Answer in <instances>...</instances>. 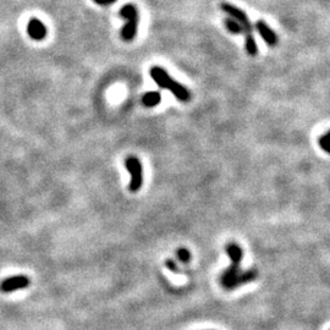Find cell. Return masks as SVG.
I'll return each mask as SVG.
<instances>
[{
	"label": "cell",
	"mask_w": 330,
	"mask_h": 330,
	"mask_svg": "<svg viewBox=\"0 0 330 330\" xmlns=\"http://www.w3.org/2000/svg\"><path fill=\"white\" fill-rule=\"evenodd\" d=\"M319 145L325 152H329V132L324 133L322 137L319 138Z\"/></svg>",
	"instance_id": "4fadbf2b"
},
{
	"label": "cell",
	"mask_w": 330,
	"mask_h": 330,
	"mask_svg": "<svg viewBox=\"0 0 330 330\" xmlns=\"http://www.w3.org/2000/svg\"><path fill=\"white\" fill-rule=\"evenodd\" d=\"M255 28H257L258 33L261 34V37L263 38L264 42L268 43L269 46H275V44L278 43V37H276L275 32L273 31L264 21H258L257 25H255Z\"/></svg>",
	"instance_id": "ba28073f"
},
{
	"label": "cell",
	"mask_w": 330,
	"mask_h": 330,
	"mask_svg": "<svg viewBox=\"0 0 330 330\" xmlns=\"http://www.w3.org/2000/svg\"><path fill=\"white\" fill-rule=\"evenodd\" d=\"M257 276H258L257 269H249V270H247V272H241L240 275L237 276V278L235 279L233 282H231L230 289L229 290H234V289H236V287L241 286V285L247 284V282H249V281H253Z\"/></svg>",
	"instance_id": "9c48e42d"
},
{
	"label": "cell",
	"mask_w": 330,
	"mask_h": 330,
	"mask_svg": "<svg viewBox=\"0 0 330 330\" xmlns=\"http://www.w3.org/2000/svg\"><path fill=\"white\" fill-rule=\"evenodd\" d=\"M31 280L26 275H14L10 278L3 279L0 282V291L4 294H11L15 291H19L29 286Z\"/></svg>",
	"instance_id": "8992f818"
},
{
	"label": "cell",
	"mask_w": 330,
	"mask_h": 330,
	"mask_svg": "<svg viewBox=\"0 0 330 330\" xmlns=\"http://www.w3.org/2000/svg\"><path fill=\"white\" fill-rule=\"evenodd\" d=\"M127 170L131 174V182L130 190L132 192H137L141 189L142 182H143V175H142V164L141 162L135 157H130L125 162Z\"/></svg>",
	"instance_id": "5b68a950"
},
{
	"label": "cell",
	"mask_w": 330,
	"mask_h": 330,
	"mask_svg": "<svg viewBox=\"0 0 330 330\" xmlns=\"http://www.w3.org/2000/svg\"><path fill=\"white\" fill-rule=\"evenodd\" d=\"M151 76L154 81L158 83L159 87L170 91L177 99L181 100V102H186V100H189L190 97H191L190 91L187 90L185 86L175 81V80H172L171 77L169 76V74L166 72L164 69H162V67L154 66L153 69L151 70Z\"/></svg>",
	"instance_id": "7a4b0ae2"
},
{
	"label": "cell",
	"mask_w": 330,
	"mask_h": 330,
	"mask_svg": "<svg viewBox=\"0 0 330 330\" xmlns=\"http://www.w3.org/2000/svg\"><path fill=\"white\" fill-rule=\"evenodd\" d=\"M225 25H227V28L231 32V33H235V34L243 33L240 23L237 22V21H235L234 19H231V17H229V19L225 20Z\"/></svg>",
	"instance_id": "8fae6325"
},
{
	"label": "cell",
	"mask_w": 330,
	"mask_h": 330,
	"mask_svg": "<svg viewBox=\"0 0 330 330\" xmlns=\"http://www.w3.org/2000/svg\"><path fill=\"white\" fill-rule=\"evenodd\" d=\"M222 10L225 11L231 19L240 23L241 28H242L243 33L246 34V49H247V53L249 55H255L258 53L257 43H255L254 40V33H253V26L249 22L247 15L243 13L242 10H240L239 8L233 7L231 4H228V3H224L222 4Z\"/></svg>",
	"instance_id": "6da1fadb"
},
{
	"label": "cell",
	"mask_w": 330,
	"mask_h": 330,
	"mask_svg": "<svg viewBox=\"0 0 330 330\" xmlns=\"http://www.w3.org/2000/svg\"><path fill=\"white\" fill-rule=\"evenodd\" d=\"M94 2H96L98 5H102V7H106V5L114 4V3L117 2V0H94Z\"/></svg>",
	"instance_id": "9a60e30c"
},
{
	"label": "cell",
	"mask_w": 330,
	"mask_h": 330,
	"mask_svg": "<svg viewBox=\"0 0 330 330\" xmlns=\"http://www.w3.org/2000/svg\"><path fill=\"white\" fill-rule=\"evenodd\" d=\"M160 100H162V96H160L159 92H148V93H145L143 98H142V103H143L145 106H148V108L158 105Z\"/></svg>",
	"instance_id": "30bf717a"
},
{
	"label": "cell",
	"mask_w": 330,
	"mask_h": 330,
	"mask_svg": "<svg viewBox=\"0 0 330 330\" xmlns=\"http://www.w3.org/2000/svg\"><path fill=\"white\" fill-rule=\"evenodd\" d=\"M177 257H179V260L182 262V263H187V262L191 260V253L189 252V249L180 248L179 251H177Z\"/></svg>",
	"instance_id": "7c38bea8"
},
{
	"label": "cell",
	"mask_w": 330,
	"mask_h": 330,
	"mask_svg": "<svg viewBox=\"0 0 330 330\" xmlns=\"http://www.w3.org/2000/svg\"><path fill=\"white\" fill-rule=\"evenodd\" d=\"M120 15L123 19L127 21L126 25L124 26L121 35H123L124 41H132L137 34V26H138V13L135 5L127 4L121 8Z\"/></svg>",
	"instance_id": "277c9868"
},
{
	"label": "cell",
	"mask_w": 330,
	"mask_h": 330,
	"mask_svg": "<svg viewBox=\"0 0 330 330\" xmlns=\"http://www.w3.org/2000/svg\"><path fill=\"white\" fill-rule=\"evenodd\" d=\"M227 253L231 260L230 267L225 270V273L222 276V285L225 287V289H230V285L237 276L240 275V264L241 261H242L243 252L242 248L240 247L236 243H229L227 246Z\"/></svg>",
	"instance_id": "3957f363"
},
{
	"label": "cell",
	"mask_w": 330,
	"mask_h": 330,
	"mask_svg": "<svg viewBox=\"0 0 330 330\" xmlns=\"http://www.w3.org/2000/svg\"><path fill=\"white\" fill-rule=\"evenodd\" d=\"M47 27L42 21L37 19H31L27 25V33L32 40L42 41L46 38L47 35Z\"/></svg>",
	"instance_id": "52a82bcc"
},
{
	"label": "cell",
	"mask_w": 330,
	"mask_h": 330,
	"mask_svg": "<svg viewBox=\"0 0 330 330\" xmlns=\"http://www.w3.org/2000/svg\"><path fill=\"white\" fill-rule=\"evenodd\" d=\"M165 266H166V268L170 269L171 272L177 273V267H176V264H175V262L172 261V260H166Z\"/></svg>",
	"instance_id": "5bb4252c"
}]
</instances>
